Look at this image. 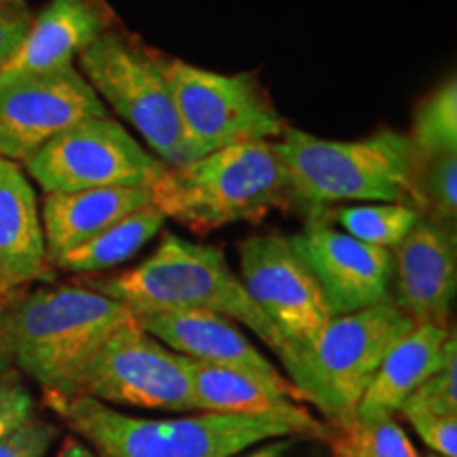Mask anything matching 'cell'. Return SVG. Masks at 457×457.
Segmentation results:
<instances>
[{
    "instance_id": "6da1fadb",
    "label": "cell",
    "mask_w": 457,
    "mask_h": 457,
    "mask_svg": "<svg viewBox=\"0 0 457 457\" xmlns=\"http://www.w3.org/2000/svg\"><path fill=\"white\" fill-rule=\"evenodd\" d=\"M98 457H233L278 438L333 434L301 404L256 415L199 413L179 420H146L89 396L47 400Z\"/></svg>"
},
{
    "instance_id": "7a4b0ae2",
    "label": "cell",
    "mask_w": 457,
    "mask_h": 457,
    "mask_svg": "<svg viewBox=\"0 0 457 457\" xmlns=\"http://www.w3.org/2000/svg\"><path fill=\"white\" fill-rule=\"evenodd\" d=\"M288 179L290 210L316 216L345 202L417 208L415 151L403 131L384 128L358 140H324L288 128L273 142Z\"/></svg>"
},
{
    "instance_id": "3957f363",
    "label": "cell",
    "mask_w": 457,
    "mask_h": 457,
    "mask_svg": "<svg viewBox=\"0 0 457 457\" xmlns=\"http://www.w3.org/2000/svg\"><path fill=\"white\" fill-rule=\"evenodd\" d=\"M13 364L45 400L79 396L85 369L134 312L83 284L45 286L9 303Z\"/></svg>"
},
{
    "instance_id": "277c9868",
    "label": "cell",
    "mask_w": 457,
    "mask_h": 457,
    "mask_svg": "<svg viewBox=\"0 0 457 457\" xmlns=\"http://www.w3.org/2000/svg\"><path fill=\"white\" fill-rule=\"evenodd\" d=\"M83 286L128 305L131 312L204 310L244 324L270 350H284L282 337L245 293L219 245L195 244L165 233L148 259L112 276L85 278Z\"/></svg>"
},
{
    "instance_id": "5b68a950",
    "label": "cell",
    "mask_w": 457,
    "mask_h": 457,
    "mask_svg": "<svg viewBox=\"0 0 457 457\" xmlns=\"http://www.w3.org/2000/svg\"><path fill=\"white\" fill-rule=\"evenodd\" d=\"M151 202L195 233L290 210L288 179L273 142H245L168 168L151 187Z\"/></svg>"
},
{
    "instance_id": "8992f818",
    "label": "cell",
    "mask_w": 457,
    "mask_h": 457,
    "mask_svg": "<svg viewBox=\"0 0 457 457\" xmlns=\"http://www.w3.org/2000/svg\"><path fill=\"white\" fill-rule=\"evenodd\" d=\"M415 322L392 301L337 316L303 347L279 353L286 379L337 430L356 424L360 400L381 360Z\"/></svg>"
},
{
    "instance_id": "52a82bcc",
    "label": "cell",
    "mask_w": 457,
    "mask_h": 457,
    "mask_svg": "<svg viewBox=\"0 0 457 457\" xmlns=\"http://www.w3.org/2000/svg\"><path fill=\"white\" fill-rule=\"evenodd\" d=\"M163 57L121 24L91 43L77 57V68L104 106L145 138L153 155L176 168L195 155L165 79Z\"/></svg>"
},
{
    "instance_id": "ba28073f",
    "label": "cell",
    "mask_w": 457,
    "mask_h": 457,
    "mask_svg": "<svg viewBox=\"0 0 457 457\" xmlns=\"http://www.w3.org/2000/svg\"><path fill=\"white\" fill-rule=\"evenodd\" d=\"M163 71L195 159L245 142H276L290 128L254 72H214L168 55Z\"/></svg>"
},
{
    "instance_id": "9c48e42d",
    "label": "cell",
    "mask_w": 457,
    "mask_h": 457,
    "mask_svg": "<svg viewBox=\"0 0 457 457\" xmlns=\"http://www.w3.org/2000/svg\"><path fill=\"white\" fill-rule=\"evenodd\" d=\"M24 168L47 195L89 188L153 187L168 165L142 146L117 119L104 114L62 131Z\"/></svg>"
},
{
    "instance_id": "30bf717a",
    "label": "cell",
    "mask_w": 457,
    "mask_h": 457,
    "mask_svg": "<svg viewBox=\"0 0 457 457\" xmlns=\"http://www.w3.org/2000/svg\"><path fill=\"white\" fill-rule=\"evenodd\" d=\"M79 396L108 407L187 413L193 411L187 358L129 320L108 337L85 369Z\"/></svg>"
},
{
    "instance_id": "8fae6325",
    "label": "cell",
    "mask_w": 457,
    "mask_h": 457,
    "mask_svg": "<svg viewBox=\"0 0 457 457\" xmlns=\"http://www.w3.org/2000/svg\"><path fill=\"white\" fill-rule=\"evenodd\" d=\"M104 114V102L74 64L0 74V159L24 165L62 131Z\"/></svg>"
},
{
    "instance_id": "7c38bea8",
    "label": "cell",
    "mask_w": 457,
    "mask_h": 457,
    "mask_svg": "<svg viewBox=\"0 0 457 457\" xmlns=\"http://www.w3.org/2000/svg\"><path fill=\"white\" fill-rule=\"evenodd\" d=\"M237 256L245 293L282 337V352L307 345L333 320L290 236L278 231L250 236L239 244Z\"/></svg>"
},
{
    "instance_id": "4fadbf2b",
    "label": "cell",
    "mask_w": 457,
    "mask_h": 457,
    "mask_svg": "<svg viewBox=\"0 0 457 457\" xmlns=\"http://www.w3.org/2000/svg\"><path fill=\"white\" fill-rule=\"evenodd\" d=\"M290 242L320 284L333 318L390 301L392 250L358 242L322 216H310Z\"/></svg>"
},
{
    "instance_id": "5bb4252c",
    "label": "cell",
    "mask_w": 457,
    "mask_h": 457,
    "mask_svg": "<svg viewBox=\"0 0 457 457\" xmlns=\"http://www.w3.org/2000/svg\"><path fill=\"white\" fill-rule=\"evenodd\" d=\"M392 256L394 305L415 324L449 327L457 290L455 231L421 214Z\"/></svg>"
},
{
    "instance_id": "9a60e30c",
    "label": "cell",
    "mask_w": 457,
    "mask_h": 457,
    "mask_svg": "<svg viewBox=\"0 0 457 457\" xmlns=\"http://www.w3.org/2000/svg\"><path fill=\"white\" fill-rule=\"evenodd\" d=\"M134 316L148 335L180 356L212 367L242 370L279 387H293L273 367L271 360L242 333V328L220 313L204 310H153L136 312Z\"/></svg>"
},
{
    "instance_id": "2e32d148",
    "label": "cell",
    "mask_w": 457,
    "mask_h": 457,
    "mask_svg": "<svg viewBox=\"0 0 457 457\" xmlns=\"http://www.w3.org/2000/svg\"><path fill=\"white\" fill-rule=\"evenodd\" d=\"M121 26L108 0H47L34 13L24 45L0 74L49 72L72 66L102 34Z\"/></svg>"
},
{
    "instance_id": "e0dca14e",
    "label": "cell",
    "mask_w": 457,
    "mask_h": 457,
    "mask_svg": "<svg viewBox=\"0 0 457 457\" xmlns=\"http://www.w3.org/2000/svg\"><path fill=\"white\" fill-rule=\"evenodd\" d=\"M41 205L21 165L0 159V301L32 282H51Z\"/></svg>"
},
{
    "instance_id": "ac0fdd59",
    "label": "cell",
    "mask_w": 457,
    "mask_h": 457,
    "mask_svg": "<svg viewBox=\"0 0 457 457\" xmlns=\"http://www.w3.org/2000/svg\"><path fill=\"white\" fill-rule=\"evenodd\" d=\"M457 360L455 333L443 324H415L381 360L360 400L356 421L394 417L428 377Z\"/></svg>"
},
{
    "instance_id": "d6986e66",
    "label": "cell",
    "mask_w": 457,
    "mask_h": 457,
    "mask_svg": "<svg viewBox=\"0 0 457 457\" xmlns=\"http://www.w3.org/2000/svg\"><path fill=\"white\" fill-rule=\"evenodd\" d=\"M151 204V187L47 193L41 205V220L51 267L60 256Z\"/></svg>"
},
{
    "instance_id": "ffe728a7",
    "label": "cell",
    "mask_w": 457,
    "mask_h": 457,
    "mask_svg": "<svg viewBox=\"0 0 457 457\" xmlns=\"http://www.w3.org/2000/svg\"><path fill=\"white\" fill-rule=\"evenodd\" d=\"M187 358V356H185ZM193 411L199 413L256 415L299 404L295 387H279L236 369L212 367L187 358Z\"/></svg>"
},
{
    "instance_id": "44dd1931",
    "label": "cell",
    "mask_w": 457,
    "mask_h": 457,
    "mask_svg": "<svg viewBox=\"0 0 457 457\" xmlns=\"http://www.w3.org/2000/svg\"><path fill=\"white\" fill-rule=\"evenodd\" d=\"M165 216L155 205H146L138 212L125 216L123 220L114 222L106 231L91 237L89 242L71 250L54 262V270L71 273H102L114 270L121 262L140 253L145 245L155 239L165 227Z\"/></svg>"
},
{
    "instance_id": "7402d4cb",
    "label": "cell",
    "mask_w": 457,
    "mask_h": 457,
    "mask_svg": "<svg viewBox=\"0 0 457 457\" xmlns=\"http://www.w3.org/2000/svg\"><path fill=\"white\" fill-rule=\"evenodd\" d=\"M316 216L327 219L358 242L394 250L417 225L421 212L407 204H362L335 205Z\"/></svg>"
},
{
    "instance_id": "603a6c76",
    "label": "cell",
    "mask_w": 457,
    "mask_h": 457,
    "mask_svg": "<svg viewBox=\"0 0 457 457\" xmlns=\"http://www.w3.org/2000/svg\"><path fill=\"white\" fill-rule=\"evenodd\" d=\"M407 136L415 159L457 153V81L453 74L415 106Z\"/></svg>"
},
{
    "instance_id": "cb8c5ba5",
    "label": "cell",
    "mask_w": 457,
    "mask_h": 457,
    "mask_svg": "<svg viewBox=\"0 0 457 457\" xmlns=\"http://www.w3.org/2000/svg\"><path fill=\"white\" fill-rule=\"evenodd\" d=\"M415 193L421 214L449 231H455L457 153L415 159Z\"/></svg>"
},
{
    "instance_id": "d4e9b609",
    "label": "cell",
    "mask_w": 457,
    "mask_h": 457,
    "mask_svg": "<svg viewBox=\"0 0 457 457\" xmlns=\"http://www.w3.org/2000/svg\"><path fill=\"white\" fill-rule=\"evenodd\" d=\"M337 441L356 451L360 457H420L407 432L394 417H381L339 430Z\"/></svg>"
},
{
    "instance_id": "484cf974",
    "label": "cell",
    "mask_w": 457,
    "mask_h": 457,
    "mask_svg": "<svg viewBox=\"0 0 457 457\" xmlns=\"http://www.w3.org/2000/svg\"><path fill=\"white\" fill-rule=\"evenodd\" d=\"M404 404L434 415L457 417V360L428 377Z\"/></svg>"
},
{
    "instance_id": "4316f807",
    "label": "cell",
    "mask_w": 457,
    "mask_h": 457,
    "mask_svg": "<svg viewBox=\"0 0 457 457\" xmlns=\"http://www.w3.org/2000/svg\"><path fill=\"white\" fill-rule=\"evenodd\" d=\"M400 415L407 417L420 438L441 457H457V417L434 415L415 407H400Z\"/></svg>"
},
{
    "instance_id": "83f0119b",
    "label": "cell",
    "mask_w": 457,
    "mask_h": 457,
    "mask_svg": "<svg viewBox=\"0 0 457 457\" xmlns=\"http://www.w3.org/2000/svg\"><path fill=\"white\" fill-rule=\"evenodd\" d=\"M57 438V428L30 417L26 424L0 438V457H45Z\"/></svg>"
},
{
    "instance_id": "f1b7e54d",
    "label": "cell",
    "mask_w": 457,
    "mask_h": 457,
    "mask_svg": "<svg viewBox=\"0 0 457 457\" xmlns=\"http://www.w3.org/2000/svg\"><path fill=\"white\" fill-rule=\"evenodd\" d=\"M32 20L34 11L28 0H0V68L24 45Z\"/></svg>"
},
{
    "instance_id": "f546056e",
    "label": "cell",
    "mask_w": 457,
    "mask_h": 457,
    "mask_svg": "<svg viewBox=\"0 0 457 457\" xmlns=\"http://www.w3.org/2000/svg\"><path fill=\"white\" fill-rule=\"evenodd\" d=\"M34 417V398L28 387L11 373L0 384V438Z\"/></svg>"
},
{
    "instance_id": "4dcf8cb0",
    "label": "cell",
    "mask_w": 457,
    "mask_h": 457,
    "mask_svg": "<svg viewBox=\"0 0 457 457\" xmlns=\"http://www.w3.org/2000/svg\"><path fill=\"white\" fill-rule=\"evenodd\" d=\"M13 339H11L9 301L0 303V384L13 373Z\"/></svg>"
},
{
    "instance_id": "1f68e13d",
    "label": "cell",
    "mask_w": 457,
    "mask_h": 457,
    "mask_svg": "<svg viewBox=\"0 0 457 457\" xmlns=\"http://www.w3.org/2000/svg\"><path fill=\"white\" fill-rule=\"evenodd\" d=\"M290 447H293V438H278V441H267L253 449H245L233 457H286Z\"/></svg>"
},
{
    "instance_id": "d6a6232c",
    "label": "cell",
    "mask_w": 457,
    "mask_h": 457,
    "mask_svg": "<svg viewBox=\"0 0 457 457\" xmlns=\"http://www.w3.org/2000/svg\"><path fill=\"white\" fill-rule=\"evenodd\" d=\"M57 457H98V455H96V451L91 449L87 443L81 441L79 436H66L60 451H57Z\"/></svg>"
},
{
    "instance_id": "836d02e7",
    "label": "cell",
    "mask_w": 457,
    "mask_h": 457,
    "mask_svg": "<svg viewBox=\"0 0 457 457\" xmlns=\"http://www.w3.org/2000/svg\"><path fill=\"white\" fill-rule=\"evenodd\" d=\"M330 443H333V451H335V457H360L356 451H352L350 447H345V445L337 441L335 436H330Z\"/></svg>"
},
{
    "instance_id": "e575fe53",
    "label": "cell",
    "mask_w": 457,
    "mask_h": 457,
    "mask_svg": "<svg viewBox=\"0 0 457 457\" xmlns=\"http://www.w3.org/2000/svg\"><path fill=\"white\" fill-rule=\"evenodd\" d=\"M428 457H441V455H432V453H430V455H428Z\"/></svg>"
},
{
    "instance_id": "d590c367",
    "label": "cell",
    "mask_w": 457,
    "mask_h": 457,
    "mask_svg": "<svg viewBox=\"0 0 457 457\" xmlns=\"http://www.w3.org/2000/svg\"><path fill=\"white\" fill-rule=\"evenodd\" d=\"M0 303H3V301H0Z\"/></svg>"
}]
</instances>
